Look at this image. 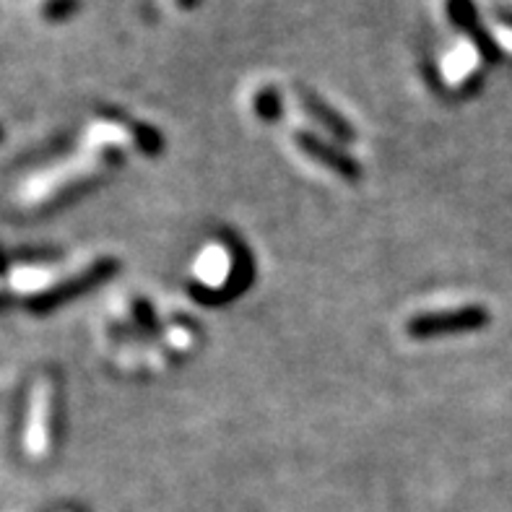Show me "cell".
<instances>
[{
  "label": "cell",
  "mask_w": 512,
  "mask_h": 512,
  "mask_svg": "<svg viewBox=\"0 0 512 512\" xmlns=\"http://www.w3.org/2000/svg\"><path fill=\"white\" fill-rule=\"evenodd\" d=\"M299 143H302L307 151H312V154H318V159H325V162L331 164V167H336L338 172H346V175H357V167H354L349 159H344V156L333 154L331 149H323V146H318V143L310 141V138H302Z\"/></svg>",
  "instance_id": "277c9868"
},
{
  "label": "cell",
  "mask_w": 512,
  "mask_h": 512,
  "mask_svg": "<svg viewBox=\"0 0 512 512\" xmlns=\"http://www.w3.org/2000/svg\"><path fill=\"white\" fill-rule=\"evenodd\" d=\"M487 320V315L481 310H461V312H442V315H427L411 323V333L414 336H427V333H442V331H466V328H479Z\"/></svg>",
  "instance_id": "7a4b0ae2"
},
{
  "label": "cell",
  "mask_w": 512,
  "mask_h": 512,
  "mask_svg": "<svg viewBox=\"0 0 512 512\" xmlns=\"http://www.w3.org/2000/svg\"><path fill=\"white\" fill-rule=\"evenodd\" d=\"M471 52H474V50H466V47L455 50L453 58L445 63V76H450L453 81H455V78L468 76V71H471Z\"/></svg>",
  "instance_id": "5b68a950"
},
{
  "label": "cell",
  "mask_w": 512,
  "mask_h": 512,
  "mask_svg": "<svg viewBox=\"0 0 512 512\" xmlns=\"http://www.w3.org/2000/svg\"><path fill=\"white\" fill-rule=\"evenodd\" d=\"M229 268H232V263H229V255L221 250V247H208L206 253L201 255V260H198V276H201L203 284H211V286H219L227 281V273Z\"/></svg>",
  "instance_id": "3957f363"
},
{
  "label": "cell",
  "mask_w": 512,
  "mask_h": 512,
  "mask_svg": "<svg viewBox=\"0 0 512 512\" xmlns=\"http://www.w3.org/2000/svg\"><path fill=\"white\" fill-rule=\"evenodd\" d=\"M52 414H55V388L50 380H39L29 396V414H26L24 448L29 458H45L50 450Z\"/></svg>",
  "instance_id": "6da1fadb"
},
{
  "label": "cell",
  "mask_w": 512,
  "mask_h": 512,
  "mask_svg": "<svg viewBox=\"0 0 512 512\" xmlns=\"http://www.w3.org/2000/svg\"><path fill=\"white\" fill-rule=\"evenodd\" d=\"M78 0H47L45 3V19H52V21H58V19H65V16H71L73 8H76Z\"/></svg>",
  "instance_id": "8992f818"
}]
</instances>
